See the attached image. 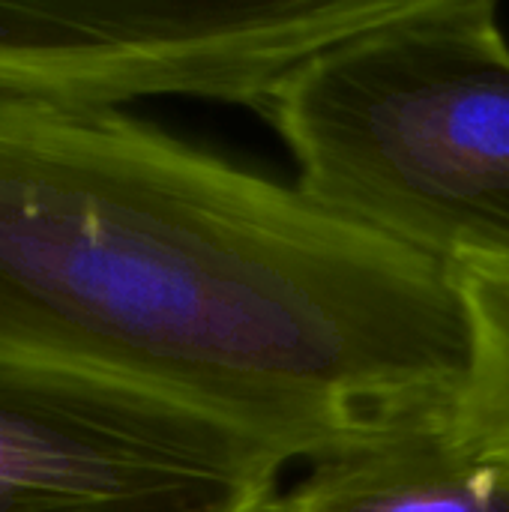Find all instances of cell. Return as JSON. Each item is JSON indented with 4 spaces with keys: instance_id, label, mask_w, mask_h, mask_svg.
<instances>
[{
    "instance_id": "cell-2",
    "label": "cell",
    "mask_w": 509,
    "mask_h": 512,
    "mask_svg": "<svg viewBox=\"0 0 509 512\" xmlns=\"http://www.w3.org/2000/svg\"><path fill=\"white\" fill-rule=\"evenodd\" d=\"M297 186L411 252L509 270V42L492 0H405L261 111Z\"/></svg>"
},
{
    "instance_id": "cell-6",
    "label": "cell",
    "mask_w": 509,
    "mask_h": 512,
    "mask_svg": "<svg viewBox=\"0 0 509 512\" xmlns=\"http://www.w3.org/2000/svg\"><path fill=\"white\" fill-rule=\"evenodd\" d=\"M471 363L453 405V426L474 447L509 462V270L462 267Z\"/></svg>"
},
{
    "instance_id": "cell-5",
    "label": "cell",
    "mask_w": 509,
    "mask_h": 512,
    "mask_svg": "<svg viewBox=\"0 0 509 512\" xmlns=\"http://www.w3.org/2000/svg\"><path fill=\"white\" fill-rule=\"evenodd\" d=\"M450 414L315 459L273 512H509V462L462 438Z\"/></svg>"
},
{
    "instance_id": "cell-4",
    "label": "cell",
    "mask_w": 509,
    "mask_h": 512,
    "mask_svg": "<svg viewBox=\"0 0 509 512\" xmlns=\"http://www.w3.org/2000/svg\"><path fill=\"white\" fill-rule=\"evenodd\" d=\"M405 0L0 3V96L87 108L192 96L267 108L282 81Z\"/></svg>"
},
{
    "instance_id": "cell-1",
    "label": "cell",
    "mask_w": 509,
    "mask_h": 512,
    "mask_svg": "<svg viewBox=\"0 0 509 512\" xmlns=\"http://www.w3.org/2000/svg\"><path fill=\"white\" fill-rule=\"evenodd\" d=\"M330 276L324 222L294 183L126 108L0 96V357L240 423L306 366Z\"/></svg>"
},
{
    "instance_id": "cell-3",
    "label": "cell",
    "mask_w": 509,
    "mask_h": 512,
    "mask_svg": "<svg viewBox=\"0 0 509 512\" xmlns=\"http://www.w3.org/2000/svg\"><path fill=\"white\" fill-rule=\"evenodd\" d=\"M288 462L174 396L0 357V512H273Z\"/></svg>"
}]
</instances>
